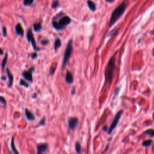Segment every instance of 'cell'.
<instances>
[{"instance_id":"1f68e13d","label":"cell","mask_w":154,"mask_h":154,"mask_svg":"<svg viewBox=\"0 0 154 154\" xmlns=\"http://www.w3.org/2000/svg\"><path fill=\"white\" fill-rule=\"evenodd\" d=\"M2 54H3V51L1 48H0V55H2Z\"/></svg>"},{"instance_id":"3957f363","label":"cell","mask_w":154,"mask_h":154,"mask_svg":"<svg viewBox=\"0 0 154 154\" xmlns=\"http://www.w3.org/2000/svg\"><path fill=\"white\" fill-rule=\"evenodd\" d=\"M115 56L111 58L110 61L107 64V66L105 70V79L107 82L111 83L113 79L114 69H115Z\"/></svg>"},{"instance_id":"52a82bcc","label":"cell","mask_w":154,"mask_h":154,"mask_svg":"<svg viewBox=\"0 0 154 154\" xmlns=\"http://www.w3.org/2000/svg\"><path fill=\"white\" fill-rule=\"evenodd\" d=\"M34 67H33L32 68L29 69L27 71H24L22 73V77L24 78V79H25L26 80L30 81V82H33V76H32V72L34 71Z\"/></svg>"},{"instance_id":"5b68a950","label":"cell","mask_w":154,"mask_h":154,"mask_svg":"<svg viewBox=\"0 0 154 154\" xmlns=\"http://www.w3.org/2000/svg\"><path fill=\"white\" fill-rule=\"evenodd\" d=\"M123 114V111L120 110V111H119L118 113L116 114V115L115 116V118H114L113 122H112V124H111L110 127L108 129V134H111V132H113L114 129L116 127L117 124H118L119 122V120H120V119L121 118V117H122V115Z\"/></svg>"},{"instance_id":"9c48e42d","label":"cell","mask_w":154,"mask_h":154,"mask_svg":"<svg viewBox=\"0 0 154 154\" xmlns=\"http://www.w3.org/2000/svg\"><path fill=\"white\" fill-rule=\"evenodd\" d=\"M69 127L71 129H75L76 127L77 126L78 124V119L77 117H71L69 119Z\"/></svg>"},{"instance_id":"30bf717a","label":"cell","mask_w":154,"mask_h":154,"mask_svg":"<svg viewBox=\"0 0 154 154\" xmlns=\"http://www.w3.org/2000/svg\"><path fill=\"white\" fill-rule=\"evenodd\" d=\"M6 72L7 74V77L8 78V87H11L12 85H13V77L12 75L11 72H10V70L8 68L6 69Z\"/></svg>"},{"instance_id":"4dcf8cb0","label":"cell","mask_w":154,"mask_h":154,"mask_svg":"<svg viewBox=\"0 0 154 154\" xmlns=\"http://www.w3.org/2000/svg\"><path fill=\"white\" fill-rule=\"evenodd\" d=\"M108 128H107V127H104L103 128V130L105 131H107V132H108Z\"/></svg>"},{"instance_id":"f1b7e54d","label":"cell","mask_w":154,"mask_h":154,"mask_svg":"<svg viewBox=\"0 0 154 154\" xmlns=\"http://www.w3.org/2000/svg\"><path fill=\"white\" fill-rule=\"evenodd\" d=\"M48 43H49V41L48 40H43L42 42V44L44 45H47Z\"/></svg>"},{"instance_id":"8fae6325","label":"cell","mask_w":154,"mask_h":154,"mask_svg":"<svg viewBox=\"0 0 154 154\" xmlns=\"http://www.w3.org/2000/svg\"><path fill=\"white\" fill-rule=\"evenodd\" d=\"M15 31H16V33L18 35L20 36H24V30L22 28L21 24L20 23L16 25V27H15Z\"/></svg>"},{"instance_id":"6da1fadb","label":"cell","mask_w":154,"mask_h":154,"mask_svg":"<svg viewBox=\"0 0 154 154\" xmlns=\"http://www.w3.org/2000/svg\"><path fill=\"white\" fill-rule=\"evenodd\" d=\"M126 8H127V4L125 3H122L120 6H119L116 9L113 10V13L111 14V16L110 24H109L110 27H111L117 21V20L122 16L125 10H126Z\"/></svg>"},{"instance_id":"e0dca14e","label":"cell","mask_w":154,"mask_h":154,"mask_svg":"<svg viewBox=\"0 0 154 154\" xmlns=\"http://www.w3.org/2000/svg\"><path fill=\"white\" fill-rule=\"evenodd\" d=\"M7 58H8V54L7 53L6 54V55H5V57L3 58L2 63H1V69H2V71L3 72L4 70L5 66H6L7 61Z\"/></svg>"},{"instance_id":"f546056e","label":"cell","mask_w":154,"mask_h":154,"mask_svg":"<svg viewBox=\"0 0 154 154\" xmlns=\"http://www.w3.org/2000/svg\"><path fill=\"white\" fill-rule=\"evenodd\" d=\"M55 69H56V66H55V67H54V68H51V74H53L54 73Z\"/></svg>"},{"instance_id":"9a60e30c","label":"cell","mask_w":154,"mask_h":154,"mask_svg":"<svg viewBox=\"0 0 154 154\" xmlns=\"http://www.w3.org/2000/svg\"><path fill=\"white\" fill-rule=\"evenodd\" d=\"M87 3L88 7H89V8L91 11L95 12L96 10V4H95V3L93 1H91V0H87Z\"/></svg>"},{"instance_id":"4fadbf2b","label":"cell","mask_w":154,"mask_h":154,"mask_svg":"<svg viewBox=\"0 0 154 154\" xmlns=\"http://www.w3.org/2000/svg\"><path fill=\"white\" fill-rule=\"evenodd\" d=\"M66 81L69 84H72L74 82V78L72 73L70 72L67 71L66 75Z\"/></svg>"},{"instance_id":"5bb4252c","label":"cell","mask_w":154,"mask_h":154,"mask_svg":"<svg viewBox=\"0 0 154 154\" xmlns=\"http://www.w3.org/2000/svg\"><path fill=\"white\" fill-rule=\"evenodd\" d=\"M10 148H11V149L13 152V154H19L18 150L16 149V146H15V140H14V138L12 137V140H11V142H10Z\"/></svg>"},{"instance_id":"ba28073f","label":"cell","mask_w":154,"mask_h":154,"mask_svg":"<svg viewBox=\"0 0 154 154\" xmlns=\"http://www.w3.org/2000/svg\"><path fill=\"white\" fill-rule=\"evenodd\" d=\"M48 148V145L46 143H43V144H39L37 145V154H43L44 152L46 151Z\"/></svg>"},{"instance_id":"d6986e66","label":"cell","mask_w":154,"mask_h":154,"mask_svg":"<svg viewBox=\"0 0 154 154\" xmlns=\"http://www.w3.org/2000/svg\"><path fill=\"white\" fill-rule=\"evenodd\" d=\"M75 148L76 152H77L78 153H80L81 152V146L80 143L78 142L76 143L75 145Z\"/></svg>"},{"instance_id":"8992f818","label":"cell","mask_w":154,"mask_h":154,"mask_svg":"<svg viewBox=\"0 0 154 154\" xmlns=\"http://www.w3.org/2000/svg\"><path fill=\"white\" fill-rule=\"evenodd\" d=\"M27 38L28 42H31L32 44L33 48H34V49L36 51H39L40 49L39 48L37 47V45H36V42L35 41V39H34L33 34V33L31 30H28L27 31Z\"/></svg>"},{"instance_id":"ac0fdd59","label":"cell","mask_w":154,"mask_h":154,"mask_svg":"<svg viewBox=\"0 0 154 154\" xmlns=\"http://www.w3.org/2000/svg\"><path fill=\"white\" fill-rule=\"evenodd\" d=\"M61 45V42L60 39H57L54 43V49L57 51Z\"/></svg>"},{"instance_id":"ffe728a7","label":"cell","mask_w":154,"mask_h":154,"mask_svg":"<svg viewBox=\"0 0 154 154\" xmlns=\"http://www.w3.org/2000/svg\"><path fill=\"white\" fill-rule=\"evenodd\" d=\"M152 143H153V140L151 139L148 140H146L145 141H143V146L147 147V146H149L152 144Z\"/></svg>"},{"instance_id":"44dd1931","label":"cell","mask_w":154,"mask_h":154,"mask_svg":"<svg viewBox=\"0 0 154 154\" xmlns=\"http://www.w3.org/2000/svg\"><path fill=\"white\" fill-rule=\"evenodd\" d=\"M34 0H24L23 4L25 6H28L32 5L33 3Z\"/></svg>"},{"instance_id":"7c38bea8","label":"cell","mask_w":154,"mask_h":154,"mask_svg":"<svg viewBox=\"0 0 154 154\" xmlns=\"http://www.w3.org/2000/svg\"><path fill=\"white\" fill-rule=\"evenodd\" d=\"M25 115L28 120L33 121L34 120V119H35V117H34L33 114L30 111L27 110V109H25Z\"/></svg>"},{"instance_id":"2e32d148","label":"cell","mask_w":154,"mask_h":154,"mask_svg":"<svg viewBox=\"0 0 154 154\" xmlns=\"http://www.w3.org/2000/svg\"><path fill=\"white\" fill-rule=\"evenodd\" d=\"M42 28V26L41 22H37L33 24V29L34 31L36 32H40Z\"/></svg>"},{"instance_id":"d6a6232c","label":"cell","mask_w":154,"mask_h":154,"mask_svg":"<svg viewBox=\"0 0 154 154\" xmlns=\"http://www.w3.org/2000/svg\"><path fill=\"white\" fill-rule=\"evenodd\" d=\"M113 1L114 0H106V1H107V2H108V3H111V2H113Z\"/></svg>"},{"instance_id":"836d02e7","label":"cell","mask_w":154,"mask_h":154,"mask_svg":"<svg viewBox=\"0 0 154 154\" xmlns=\"http://www.w3.org/2000/svg\"><path fill=\"white\" fill-rule=\"evenodd\" d=\"M74 91L75 92V88H74V89H73V91H72V95H74V93H74Z\"/></svg>"},{"instance_id":"cb8c5ba5","label":"cell","mask_w":154,"mask_h":154,"mask_svg":"<svg viewBox=\"0 0 154 154\" xmlns=\"http://www.w3.org/2000/svg\"><path fill=\"white\" fill-rule=\"evenodd\" d=\"M19 84L20 86H24V87H28V83H27L25 82V81L23 80V79H20V83H19Z\"/></svg>"},{"instance_id":"277c9868","label":"cell","mask_w":154,"mask_h":154,"mask_svg":"<svg viewBox=\"0 0 154 154\" xmlns=\"http://www.w3.org/2000/svg\"><path fill=\"white\" fill-rule=\"evenodd\" d=\"M72 53V41L71 40L69 41L68 44L67 45L66 48L65 53H64L63 63H62V69H64L66 66L67 62L70 59L71 54Z\"/></svg>"},{"instance_id":"603a6c76","label":"cell","mask_w":154,"mask_h":154,"mask_svg":"<svg viewBox=\"0 0 154 154\" xmlns=\"http://www.w3.org/2000/svg\"><path fill=\"white\" fill-rule=\"evenodd\" d=\"M58 5H59V1H58V0H54V1L53 2V3H52L51 7H52V8H55L57 7L58 6Z\"/></svg>"},{"instance_id":"7a4b0ae2","label":"cell","mask_w":154,"mask_h":154,"mask_svg":"<svg viewBox=\"0 0 154 154\" xmlns=\"http://www.w3.org/2000/svg\"><path fill=\"white\" fill-rule=\"evenodd\" d=\"M70 22H71L70 18L69 16H65L61 17L58 20L55 19H53L52 22V25L55 30L57 31H61L63 30Z\"/></svg>"},{"instance_id":"d4e9b609","label":"cell","mask_w":154,"mask_h":154,"mask_svg":"<svg viewBox=\"0 0 154 154\" xmlns=\"http://www.w3.org/2000/svg\"><path fill=\"white\" fill-rule=\"evenodd\" d=\"M0 102L2 103L4 105H6V101L5 98L3 96H0Z\"/></svg>"},{"instance_id":"4316f807","label":"cell","mask_w":154,"mask_h":154,"mask_svg":"<svg viewBox=\"0 0 154 154\" xmlns=\"http://www.w3.org/2000/svg\"><path fill=\"white\" fill-rule=\"evenodd\" d=\"M37 54L36 53H33L32 55H31V57H32V59H35V58H37Z\"/></svg>"},{"instance_id":"83f0119b","label":"cell","mask_w":154,"mask_h":154,"mask_svg":"<svg viewBox=\"0 0 154 154\" xmlns=\"http://www.w3.org/2000/svg\"><path fill=\"white\" fill-rule=\"evenodd\" d=\"M45 118L44 117V118L42 119L40 122L39 123V124L38 125H45Z\"/></svg>"},{"instance_id":"7402d4cb","label":"cell","mask_w":154,"mask_h":154,"mask_svg":"<svg viewBox=\"0 0 154 154\" xmlns=\"http://www.w3.org/2000/svg\"><path fill=\"white\" fill-rule=\"evenodd\" d=\"M145 134H146L149 135L150 136H152V137L154 136V130L153 129H148V130L145 131Z\"/></svg>"},{"instance_id":"484cf974","label":"cell","mask_w":154,"mask_h":154,"mask_svg":"<svg viewBox=\"0 0 154 154\" xmlns=\"http://www.w3.org/2000/svg\"><path fill=\"white\" fill-rule=\"evenodd\" d=\"M2 31H3V34L4 37H6L7 36V29L5 27H3L2 28Z\"/></svg>"}]
</instances>
